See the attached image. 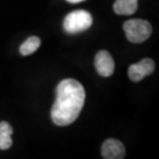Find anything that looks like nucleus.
Instances as JSON below:
<instances>
[{"label": "nucleus", "mask_w": 159, "mask_h": 159, "mask_svg": "<svg viewBox=\"0 0 159 159\" xmlns=\"http://www.w3.org/2000/svg\"><path fill=\"white\" fill-rule=\"evenodd\" d=\"M85 89L75 79H65L56 89V99L51 118L58 126H67L78 119L85 103Z\"/></svg>", "instance_id": "nucleus-1"}, {"label": "nucleus", "mask_w": 159, "mask_h": 159, "mask_svg": "<svg viewBox=\"0 0 159 159\" xmlns=\"http://www.w3.org/2000/svg\"><path fill=\"white\" fill-rule=\"evenodd\" d=\"M127 39L134 43H144L150 37L152 33V26L148 21L142 19H132L126 21L123 25Z\"/></svg>", "instance_id": "nucleus-2"}, {"label": "nucleus", "mask_w": 159, "mask_h": 159, "mask_svg": "<svg viewBox=\"0 0 159 159\" xmlns=\"http://www.w3.org/2000/svg\"><path fill=\"white\" fill-rule=\"evenodd\" d=\"M92 17L86 11H75L68 14L63 21V28L67 33H79L89 29L92 25Z\"/></svg>", "instance_id": "nucleus-3"}, {"label": "nucleus", "mask_w": 159, "mask_h": 159, "mask_svg": "<svg viewBox=\"0 0 159 159\" xmlns=\"http://www.w3.org/2000/svg\"><path fill=\"white\" fill-rule=\"evenodd\" d=\"M155 69V63L150 58H145L128 67V78L132 82H139L147 75H150Z\"/></svg>", "instance_id": "nucleus-4"}, {"label": "nucleus", "mask_w": 159, "mask_h": 159, "mask_svg": "<svg viewBox=\"0 0 159 159\" xmlns=\"http://www.w3.org/2000/svg\"><path fill=\"white\" fill-rule=\"evenodd\" d=\"M94 64L98 74L104 78L111 77L115 70V62H114L112 55L104 50L99 51L96 54Z\"/></svg>", "instance_id": "nucleus-5"}, {"label": "nucleus", "mask_w": 159, "mask_h": 159, "mask_svg": "<svg viewBox=\"0 0 159 159\" xmlns=\"http://www.w3.org/2000/svg\"><path fill=\"white\" fill-rule=\"evenodd\" d=\"M101 155L106 159H122L125 157V147L118 139H109L101 146Z\"/></svg>", "instance_id": "nucleus-6"}, {"label": "nucleus", "mask_w": 159, "mask_h": 159, "mask_svg": "<svg viewBox=\"0 0 159 159\" xmlns=\"http://www.w3.org/2000/svg\"><path fill=\"white\" fill-rule=\"evenodd\" d=\"M113 8L117 15H132L138 9V0H116Z\"/></svg>", "instance_id": "nucleus-7"}, {"label": "nucleus", "mask_w": 159, "mask_h": 159, "mask_svg": "<svg viewBox=\"0 0 159 159\" xmlns=\"http://www.w3.org/2000/svg\"><path fill=\"white\" fill-rule=\"evenodd\" d=\"M12 127L7 122H0V149L7 150L12 145Z\"/></svg>", "instance_id": "nucleus-8"}, {"label": "nucleus", "mask_w": 159, "mask_h": 159, "mask_svg": "<svg viewBox=\"0 0 159 159\" xmlns=\"http://www.w3.org/2000/svg\"><path fill=\"white\" fill-rule=\"evenodd\" d=\"M40 47V39L37 36H31L21 44L20 53L23 56H28L34 53Z\"/></svg>", "instance_id": "nucleus-9"}, {"label": "nucleus", "mask_w": 159, "mask_h": 159, "mask_svg": "<svg viewBox=\"0 0 159 159\" xmlns=\"http://www.w3.org/2000/svg\"><path fill=\"white\" fill-rule=\"evenodd\" d=\"M67 1L70 2V3H79L81 1H84V0H67Z\"/></svg>", "instance_id": "nucleus-10"}]
</instances>
